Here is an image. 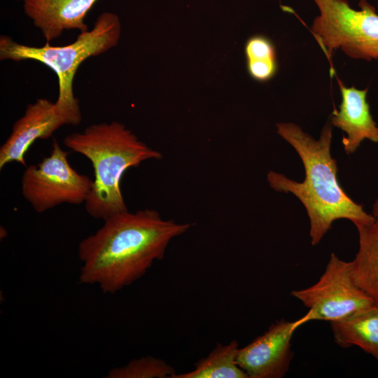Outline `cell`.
<instances>
[{
  "instance_id": "1",
  "label": "cell",
  "mask_w": 378,
  "mask_h": 378,
  "mask_svg": "<svg viewBox=\"0 0 378 378\" xmlns=\"http://www.w3.org/2000/svg\"><path fill=\"white\" fill-rule=\"evenodd\" d=\"M104 221L99 229L79 243V281L97 285L109 294L141 278L155 261L163 258L171 240L192 226L164 220L148 209L127 211Z\"/></svg>"
},
{
  "instance_id": "2",
  "label": "cell",
  "mask_w": 378,
  "mask_h": 378,
  "mask_svg": "<svg viewBox=\"0 0 378 378\" xmlns=\"http://www.w3.org/2000/svg\"><path fill=\"white\" fill-rule=\"evenodd\" d=\"M276 129L277 133L298 154L305 176L302 182H298L271 171L267 174V181L274 190L291 193L303 204L309 219L313 246L321 241L337 220H349L355 226L374 220L375 217L349 197L338 181L337 162L330 150V125L323 128L318 139L293 123L279 122Z\"/></svg>"
},
{
  "instance_id": "3",
  "label": "cell",
  "mask_w": 378,
  "mask_h": 378,
  "mask_svg": "<svg viewBox=\"0 0 378 378\" xmlns=\"http://www.w3.org/2000/svg\"><path fill=\"white\" fill-rule=\"evenodd\" d=\"M63 143L92 163L93 186L85 208L91 217L103 220L128 211L120 188L127 169L138 167L144 161L162 158L160 152L140 141L118 121L90 125L81 132L67 135Z\"/></svg>"
},
{
  "instance_id": "4",
  "label": "cell",
  "mask_w": 378,
  "mask_h": 378,
  "mask_svg": "<svg viewBox=\"0 0 378 378\" xmlns=\"http://www.w3.org/2000/svg\"><path fill=\"white\" fill-rule=\"evenodd\" d=\"M121 36L118 15L112 12L102 13L92 29L80 32L76 39L62 46H43L20 43L10 36L0 37V59L20 62L34 60L49 67L57 76L58 97L55 102L57 108L68 115L76 125L82 121L78 99L74 93V80L80 64L90 57L102 55L115 47Z\"/></svg>"
},
{
  "instance_id": "5",
  "label": "cell",
  "mask_w": 378,
  "mask_h": 378,
  "mask_svg": "<svg viewBox=\"0 0 378 378\" xmlns=\"http://www.w3.org/2000/svg\"><path fill=\"white\" fill-rule=\"evenodd\" d=\"M320 15L312 32L330 59L333 50L341 48L356 59H378V14L375 8L361 0L356 10L346 0H314Z\"/></svg>"
},
{
  "instance_id": "6",
  "label": "cell",
  "mask_w": 378,
  "mask_h": 378,
  "mask_svg": "<svg viewBox=\"0 0 378 378\" xmlns=\"http://www.w3.org/2000/svg\"><path fill=\"white\" fill-rule=\"evenodd\" d=\"M69 152L53 139L50 155L37 164L25 167L21 178L23 197L37 213L63 203H85L93 180L69 163Z\"/></svg>"
},
{
  "instance_id": "7",
  "label": "cell",
  "mask_w": 378,
  "mask_h": 378,
  "mask_svg": "<svg viewBox=\"0 0 378 378\" xmlns=\"http://www.w3.org/2000/svg\"><path fill=\"white\" fill-rule=\"evenodd\" d=\"M307 308L304 321H339L372 304L374 302L356 284L351 262L331 253L318 281L309 287L291 292Z\"/></svg>"
},
{
  "instance_id": "8",
  "label": "cell",
  "mask_w": 378,
  "mask_h": 378,
  "mask_svg": "<svg viewBox=\"0 0 378 378\" xmlns=\"http://www.w3.org/2000/svg\"><path fill=\"white\" fill-rule=\"evenodd\" d=\"M304 323L303 316L293 321H276L262 335L239 349L237 365L248 378L283 377L288 371L293 356V335Z\"/></svg>"
},
{
  "instance_id": "9",
  "label": "cell",
  "mask_w": 378,
  "mask_h": 378,
  "mask_svg": "<svg viewBox=\"0 0 378 378\" xmlns=\"http://www.w3.org/2000/svg\"><path fill=\"white\" fill-rule=\"evenodd\" d=\"M66 125H76L68 115L57 108L55 102L40 98L29 104L0 148V169L11 162L27 167L25 155L34 142L50 138Z\"/></svg>"
},
{
  "instance_id": "10",
  "label": "cell",
  "mask_w": 378,
  "mask_h": 378,
  "mask_svg": "<svg viewBox=\"0 0 378 378\" xmlns=\"http://www.w3.org/2000/svg\"><path fill=\"white\" fill-rule=\"evenodd\" d=\"M98 1L23 0V10L46 41L50 43L64 31L89 30L85 18Z\"/></svg>"
},
{
  "instance_id": "11",
  "label": "cell",
  "mask_w": 378,
  "mask_h": 378,
  "mask_svg": "<svg viewBox=\"0 0 378 378\" xmlns=\"http://www.w3.org/2000/svg\"><path fill=\"white\" fill-rule=\"evenodd\" d=\"M342 94L340 109L334 110L331 123L346 134L343 136L344 151L354 153L365 139L378 143V126L370 113L366 100L368 89L346 88L338 80Z\"/></svg>"
},
{
  "instance_id": "12",
  "label": "cell",
  "mask_w": 378,
  "mask_h": 378,
  "mask_svg": "<svg viewBox=\"0 0 378 378\" xmlns=\"http://www.w3.org/2000/svg\"><path fill=\"white\" fill-rule=\"evenodd\" d=\"M330 323L335 342L340 346H356L378 362V305L374 304Z\"/></svg>"
},
{
  "instance_id": "13",
  "label": "cell",
  "mask_w": 378,
  "mask_h": 378,
  "mask_svg": "<svg viewBox=\"0 0 378 378\" xmlns=\"http://www.w3.org/2000/svg\"><path fill=\"white\" fill-rule=\"evenodd\" d=\"M368 224L356 225L358 250L351 262L357 286L378 305V216Z\"/></svg>"
},
{
  "instance_id": "14",
  "label": "cell",
  "mask_w": 378,
  "mask_h": 378,
  "mask_svg": "<svg viewBox=\"0 0 378 378\" xmlns=\"http://www.w3.org/2000/svg\"><path fill=\"white\" fill-rule=\"evenodd\" d=\"M239 349L235 340L225 345L218 343L207 356L195 364L192 370L176 374L173 378H248L237 363Z\"/></svg>"
},
{
  "instance_id": "15",
  "label": "cell",
  "mask_w": 378,
  "mask_h": 378,
  "mask_svg": "<svg viewBox=\"0 0 378 378\" xmlns=\"http://www.w3.org/2000/svg\"><path fill=\"white\" fill-rule=\"evenodd\" d=\"M246 66L249 75L255 80L265 82L270 80L277 69L274 46L266 36L255 35L245 44Z\"/></svg>"
},
{
  "instance_id": "16",
  "label": "cell",
  "mask_w": 378,
  "mask_h": 378,
  "mask_svg": "<svg viewBox=\"0 0 378 378\" xmlns=\"http://www.w3.org/2000/svg\"><path fill=\"white\" fill-rule=\"evenodd\" d=\"M175 369L164 360L145 356L133 359L124 366L110 370L108 378H173Z\"/></svg>"
},
{
  "instance_id": "17",
  "label": "cell",
  "mask_w": 378,
  "mask_h": 378,
  "mask_svg": "<svg viewBox=\"0 0 378 378\" xmlns=\"http://www.w3.org/2000/svg\"><path fill=\"white\" fill-rule=\"evenodd\" d=\"M372 214L374 216H378V197H377V198L376 199L374 203L373 204V206H372Z\"/></svg>"
}]
</instances>
